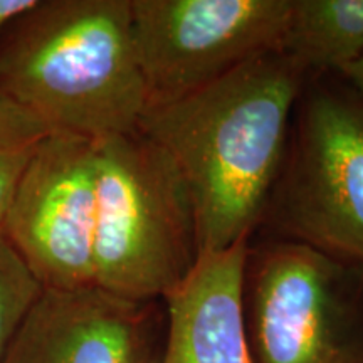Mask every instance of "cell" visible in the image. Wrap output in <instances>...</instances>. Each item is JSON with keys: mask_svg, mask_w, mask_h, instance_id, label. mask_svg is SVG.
Segmentation results:
<instances>
[{"mask_svg": "<svg viewBox=\"0 0 363 363\" xmlns=\"http://www.w3.org/2000/svg\"><path fill=\"white\" fill-rule=\"evenodd\" d=\"M308 78L291 57L272 51L179 101L145 110L138 131L184 175L202 252L224 251L257 230Z\"/></svg>", "mask_w": 363, "mask_h": 363, "instance_id": "1", "label": "cell"}, {"mask_svg": "<svg viewBox=\"0 0 363 363\" xmlns=\"http://www.w3.org/2000/svg\"><path fill=\"white\" fill-rule=\"evenodd\" d=\"M0 91L51 131L93 142L138 131L147 83L131 0H39L0 38Z\"/></svg>", "mask_w": 363, "mask_h": 363, "instance_id": "2", "label": "cell"}, {"mask_svg": "<svg viewBox=\"0 0 363 363\" xmlns=\"http://www.w3.org/2000/svg\"><path fill=\"white\" fill-rule=\"evenodd\" d=\"M201 254L192 195L169 153L140 131L96 142L94 286L163 299Z\"/></svg>", "mask_w": 363, "mask_h": 363, "instance_id": "3", "label": "cell"}, {"mask_svg": "<svg viewBox=\"0 0 363 363\" xmlns=\"http://www.w3.org/2000/svg\"><path fill=\"white\" fill-rule=\"evenodd\" d=\"M252 363H363V264L252 234L240 284Z\"/></svg>", "mask_w": 363, "mask_h": 363, "instance_id": "4", "label": "cell"}, {"mask_svg": "<svg viewBox=\"0 0 363 363\" xmlns=\"http://www.w3.org/2000/svg\"><path fill=\"white\" fill-rule=\"evenodd\" d=\"M256 233L363 264V101L338 74L303 86Z\"/></svg>", "mask_w": 363, "mask_h": 363, "instance_id": "5", "label": "cell"}, {"mask_svg": "<svg viewBox=\"0 0 363 363\" xmlns=\"http://www.w3.org/2000/svg\"><path fill=\"white\" fill-rule=\"evenodd\" d=\"M289 11L291 0H131L147 108L179 101L279 51Z\"/></svg>", "mask_w": 363, "mask_h": 363, "instance_id": "6", "label": "cell"}, {"mask_svg": "<svg viewBox=\"0 0 363 363\" xmlns=\"http://www.w3.org/2000/svg\"><path fill=\"white\" fill-rule=\"evenodd\" d=\"M96 142L51 131L26 167L0 229L44 289L94 286Z\"/></svg>", "mask_w": 363, "mask_h": 363, "instance_id": "7", "label": "cell"}, {"mask_svg": "<svg viewBox=\"0 0 363 363\" xmlns=\"http://www.w3.org/2000/svg\"><path fill=\"white\" fill-rule=\"evenodd\" d=\"M165 333L163 299L44 289L0 363H160Z\"/></svg>", "mask_w": 363, "mask_h": 363, "instance_id": "8", "label": "cell"}, {"mask_svg": "<svg viewBox=\"0 0 363 363\" xmlns=\"http://www.w3.org/2000/svg\"><path fill=\"white\" fill-rule=\"evenodd\" d=\"M247 242L202 252L192 272L163 298L160 363H252L240 306Z\"/></svg>", "mask_w": 363, "mask_h": 363, "instance_id": "9", "label": "cell"}, {"mask_svg": "<svg viewBox=\"0 0 363 363\" xmlns=\"http://www.w3.org/2000/svg\"><path fill=\"white\" fill-rule=\"evenodd\" d=\"M279 52L308 76L338 74L363 54V0H291Z\"/></svg>", "mask_w": 363, "mask_h": 363, "instance_id": "10", "label": "cell"}, {"mask_svg": "<svg viewBox=\"0 0 363 363\" xmlns=\"http://www.w3.org/2000/svg\"><path fill=\"white\" fill-rule=\"evenodd\" d=\"M51 130L0 91V222L35 148Z\"/></svg>", "mask_w": 363, "mask_h": 363, "instance_id": "11", "label": "cell"}, {"mask_svg": "<svg viewBox=\"0 0 363 363\" xmlns=\"http://www.w3.org/2000/svg\"><path fill=\"white\" fill-rule=\"evenodd\" d=\"M44 288L0 229V360Z\"/></svg>", "mask_w": 363, "mask_h": 363, "instance_id": "12", "label": "cell"}, {"mask_svg": "<svg viewBox=\"0 0 363 363\" xmlns=\"http://www.w3.org/2000/svg\"><path fill=\"white\" fill-rule=\"evenodd\" d=\"M39 0H0V38L17 17L38 6Z\"/></svg>", "mask_w": 363, "mask_h": 363, "instance_id": "13", "label": "cell"}, {"mask_svg": "<svg viewBox=\"0 0 363 363\" xmlns=\"http://www.w3.org/2000/svg\"><path fill=\"white\" fill-rule=\"evenodd\" d=\"M338 76L355 91L363 101V54L357 59V61H353L352 65L343 67V69L338 72Z\"/></svg>", "mask_w": 363, "mask_h": 363, "instance_id": "14", "label": "cell"}]
</instances>
